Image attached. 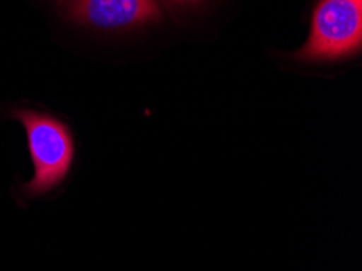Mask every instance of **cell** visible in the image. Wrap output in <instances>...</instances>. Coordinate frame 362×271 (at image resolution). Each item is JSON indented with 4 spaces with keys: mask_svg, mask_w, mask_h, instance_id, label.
I'll return each mask as SVG.
<instances>
[{
    "mask_svg": "<svg viewBox=\"0 0 362 271\" xmlns=\"http://www.w3.org/2000/svg\"><path fill=\"white\" fill-rule=\"evenodd\" d=\"M10 117L23 125L33 163V177L20 185V198L31 202L59 190L72 174L76 145L70 127L47 113L12 109Z\"/></svg>",
    "mask_w": 362,
    "mask_h": 271,
    "instance_id": "1",
    "label": "cell"
},
{
    "mask_svg": "<svg viewBox=\"0 0 362 271\" xmlns=\"http://www.w3.org/2000/svg\"><path fill=\"white\" fill-rule=\"evenodd\" d=\"M362 49V0H319L309 40L293 54L303 62H337Z\"/></svg>",
    "mask_w": 362,
    "mask_h": 271,
    "instance_id": "2",
    "label": "cell"
},
{
    "mask_svg": "<svg viewBox=\"0 0 362 271\" xmlns=\"http://www.w3.org/2000/svg\"><path fill=\"white\" fill-rule=\"evenodd\" d=\"M69 16L98 30H125L161 18L156 0H70Z\"/></svg>",
    "mask_w": 362,
    "mask_h": 271,
    "instance_id": "3",
    "label": "cell"
},
{
    "mask_svg": "<svg viewBox=\"0 0 362 271\" xmlns=\"http://www.w3.org/2000/svg\"><path fill=\"white\" fill-rule=\"evenodd\" d=\"M168 2H173L175 5H185V4H197L200 0H168Z\"/></svg>",
    "mask_w": 362,
    "mask_h": 271,
    "instance_id": "4",
    "label": "cell"
}]
</instances>
